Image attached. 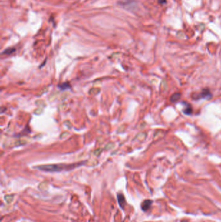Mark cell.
<instances>
[{
	"label": "cell",
	"mask_w": 221,
	"mask_h": 222,
	"mask_svg": "<svg viewBox=\"0 0 221 222\" xmlns=\"http://www.w3.org/2000/svg\"><path fill=\"white\" fill-rule=\"evenodd\" d=\"M117 199H118L119 205L121 206V208H123L124 205H125V198H124V196L122 195V194H118Z\"/></svg>",
	"instance_id": "5b68a950"
},
{
	"label": "cell",
	"mask_w": 221,
	"mask_h": 222,
	"mask_svg": "<svg viewBox=\"0 0 221 222\" xmlns=\"http://www.w3.org/2000/svg\"><path fill=\"white\" fill-rule=\"evenodd\" d=\"M210 91L208 89H204L202 90L199 94H196L193 96V98L195 99H206L211 97Z\"/></svg>",
	"instance_id": "6da1fadb"
},
{
	"label": "cell",
	"mask_w": 221,
	"mask_h": 222,
	"mask_svg": "<svg viewBox=\"0 0 221 222\" xmlns=\"http://www.w3.org/2000/svg\"><path fill=\"white\" fill-rule=\"evenodd\" d=\"M158 2L160 4H165L167 3V0H158Z\"/></svg>",
	"instance_id": "ba28073f"
},
{
	"label": "cell",
	"mask_w": 221,
	"mask_h": 222,
	"mask_svg": "<svg viewBox=\"0 0 221 222\" xmlns=\"http://www.w3.org/2000/svg\"><path fill=\"white\" fill-rule=\"evenodd\" d=\"M183 105H184V107H185V109H183V113L187 115L191 114V113L193 112L191 105L190 103H186V102H184Z\"/></svg>",
	"instance_id": "3957f363"
},
{
	"label": "cell",
	"mask_w": 221,
	"mask_h": 222,
	"mask_svg": "<svg viewBox=\"0 0 221 222\" xmlns=\"http://www.w3.org/2000/svg\"><path fill=\"white\" fill-rule=\"evenodd\" d=\"M16 51V49L15 48H8L7 49H5L3 52V54H6V55H9L11 54L12 53H14Z\"/></svg>",
	"instance_id": "8992f818"
},
{
	"label": "cell",
	"mask_w": 221,
	"mask_h": 222,
	"mask_svg": "<svg viewBox=\"0 0 221 222\" xmlns=\"http://www.w3.org/2000/svg\"><path fill=\"white\" fill-rule=\"evenodd\" d=\"M152 203H153V201L147 200H145L141 204V209L143 210L146 211L148 210L149 208L150 207Z\"/></svg>",
	"instance_id": "7a4b0ae2"
},
{
	"label": "cell",
	"mask_w": 221,
	"mask_h": 222,
	"mask_svg": "<svg viewBox=\"0 0 221 222\" xmlns=\"http://www.w3.org/2000/svg\"><path fill=\"white\" fill-rule=\"evenodd\" d=\"M60 89H62V90H64V89H68V88H70V85H69V83L68 82H66V83H64V84L61 85V86H58Z\"/></svg>",
	"instance_id": "52a82bcc"
},
{
	"label": "cell",
	"mask_w": 221,
	"mask_h": 222,
	"mask_svg": "<svg viewBox=\"0 0 221 222\" xmlns=\"http://www.w3.org/2000/svg\"><path fill=\"white\" fill-rule=\"evenodd\" d=\"M181 98V94L180 93H178V92H176V93H174V94L172 95V96L171 97V101L172 102H176Z\"/></svg>",
	"instance_id": "277c9868"
}]
</instances>
